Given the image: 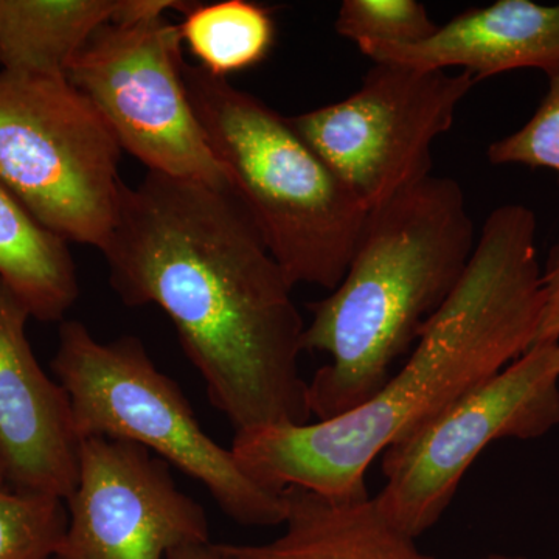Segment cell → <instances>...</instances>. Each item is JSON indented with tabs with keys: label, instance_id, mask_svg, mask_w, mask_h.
Instances as JSON below:
<instances>
[{
	"label": "cell",
	"instance_id": "8",
	"mask_svg": "<svg viewBox=\"0 0 559 559\" xmlns=\"http://www.w3.org/2000/svg\"><path fill=\"white\" fill-rule=\"evenodd\" d=\"M559 426V342L533 345L381 455L382 513L415 539L450 509L489 444L536 440Z\"/></svg>",
	"mask_w": 559,
	"mask_h": 559
},
{
	"label": "cell",
	"instance_id": "2",
	"mask_svg": "<svg viewBox=\"0 0 559 559\" xmlns=\"http://www.w3.org/2000/svg\"><path fill=\"white\" fill-rule=\"evenodd\" d=\"M536 237L527 205L492 210L457 288L384 388L336 418L235 433L230 450L242 468L272 488L370 496L366 474L382 452L536 344L544 304Z\"/></svg>",
	"mask_w": 559,
	"mask_h": 559
},
{
	"label": "cell",
	"instance_id": "7",
	"mask_svg": "<svg viewBox=\"0 0 559 559\" xmlns=\"http://www.w3.org/2000/svg\"><path fill=\"white\" fill-rule=\"evenodd\" d=\"M194 3L132 0L121 21L98 28L68 68V80L102 114L121 150L148 171L230 186L183 83L182 35L165 13Z\"/></svg>",
	"mask_w": 559,
	"mask_h": 559
},
{
	"label": "cell",
	"instance_id": "5",
	"mask_svg": "<svg viewBox=\"0 0 559 559\" xmlns=\"http://www.w3.org/2000/svg\"><path fill=\"white\" fill-rule=\"evenodd\" d=\"M51 371L69 395L80 441L109 437L146 448L204 485L238 524L285 522V489L250 476L205 432L178 382L157 369L139 337L102 342L79 320H64Z\"/></svg>",
	"mask_w": 559,
	"mask_h": 559
},
{
	"label": "cell",
	"instance_id": "12",
	"mask_svg": "<svg viewBox=\"0 0 559 559\" xmlns=\"http://www.w3.org/2000/svg\"><path fill=\"white\" fill-rule=\"evenodd\" d=\"M373 62H396L421 69H459L481 81L521 69L546 75L559 69V3L496 0L439 25L415 46L378 47Z\"/></svg>",
	"mask_w": 559,
	"mask_h": 559
},
{
	"label": "cell",
	"instance_id": "11",
	"mask_svg": "<svg viewBox=\"0 0 559 559\" xmlns=\"http://www.w3.org/2000/svg\"><path fill=\"white\" fill-rule=\"evenodd\" d=\"M31 318L0 280V454L11 489L68 500L79 481L80 439L68 393L33 353Z\"/></svg>",
	"mask_w": 559,
	"mask_h": 559
},
{
	"label": "cell",
	"instance_id": "3",
	"mask_svg": "<svg viewBox=\"0 0 559 559\" xmlns=\"http://www.w3.org/2000/svg\"><path fill=\"white\" fill-rule=\"evenodd\" d=\"M476 242L462 186L447 176L370 210L344 278L311 305L305 352L329 356L308 381L312 421L347 414L384 388L457 288Z\"/></svg>",
	"mask_w": 559,
	"mask_h": 559
},
{
	"label": "cell",
	"instance_id": "10",
	"mask_svg": "<svg viewBox=\"0 0 559 559\" xmlns=\"http://www.w3.org/2000/svg\"><path fill=\"white\" fill-rule=\"evenodd\" d=\"M170 468L131 441L81 440L79 481L66 500L68 528L53 559H167L210 543L207 513Z\"/></svg>",
	"mask_w": 559,
	"mask_h": 559
},
{
	"label": "cell",
	"instance_id": "22",
	"mask_svg": "<svg viewBox=\"0 0 559 559\" xmlns=\"http://www.w3.org/2000/svg\"><path fill=\"white\" fill-rule=\"evenodd\" d=\"M484 559H533V558L516 557V555L491 554V555H488V557H485ZM549 559H554V558H549Z\"/></svg>",
	"mask_w": 559,
	"mask_h": 559
},
{
	"label": "cell",
	"instance_id": "4",
	"mask_svg": "<svg viewBox=\"0 0 559 559\" xmlns=\"http://www.w3.org/2000/svg\"><path fill=\"white\" fill-rule=\"evenodd\" d=\"M182 75L210 148L290 285L336 288L369 212L288 117L200 64L186 61Z\"/></svg>",
	"mask_w": 559,
	"mask_h": 559
},
{
	"label": "cell",
	"instance_id": "6",
	"mask_svg": "<svg viewBox=\"0 0 559 559\" xmlns=\"http://www.w3.org/2000/svg\"><path fill=\"white\" fill-rule=\"evenodd\" d=\"M121 146L68 79L0 69V182L66 242L103 250L119 216Z\"/></svg>",
	"mask_w": 559,
	"mask_h": 559
},
{
	"label": "cell",
	"instance_id": "19",
	"mask_svg": "<svg viewBox=\"0 0 559 559\" xmlns=\"http://www.w3.org/2000/svg\"><path fill=\"white\" fill-rule=\"evenodd\" d=\"M546 76V95L535 114L520 130L492 142L487 157L492 165L554 171L559 187V69Z\"/></svg>",
	"mask_w": 559,
	"mask_h": 559
},
{
	"label": "cell",
	"instance_id": "16",
	"mask_svg": "<svg viewBox=\"0 0 559 559\" xmlns=\"http://www.w3.org/2000/svg\"><path fill=\"white\" fill-rule=\"evenodd\" d=\"M179 28L200 66L219 79L260 64L275 43L271 11L249 0L194 3Z\"/></svg>",
	"mask_w": 559,
	"mask_h": 559
},
{
	"label": "cell",
	"instance_id": "23",
	"mask_svg": "<svg viewBox=\"0 0 559 559\" xmlns=\"http://www.w3.org/2000/svg\"><path fill=\"white\" fill-rule=\"evenodd\" d=\"M5 485H7L5 465H3L2 454H0V489L5 488Z\"/></svg>",
	"mask_w": 559,
	"mask_h": 559
},
{
	"label": "cell",
	"instance_id": "20",
	"mask_svg": "<svg viewBox=\"0 0 559 559\" xmlns=\"http://www.w3.org/2000/svg\"><path fill=\"white\" fill-rule=\"evenodd\" d=\"M543 316L536 344L559 342V238L543 266Z\"/></svg>",
	"mask_w": 559,
	"mask_h": 559
},
{
	"label": "cell",
	"instance_id": "13",
	"mask_svg": "<svg viewBox=\"0 0 559 559\" xmlns=\"http://www.w3.org/2000/svg\"><path fill=\"white\" fill-rule=\"evenodd\" d=\"M285 532L270 543L219 544L235 559H436L382 513L374 498L331 499L285 489Z\"/></svg>",
	"mask_w": 559,
	"mask_h": 559
},
{
	"label": "cell",
	"instance_id": "17",
	"mask_svg": "<svg viewBox=\"0 0 559 559\" xmlns=\"http://www.w3.org/2000/svg\"><path fill=\"white\" fill-rule=\"evenodd\" d=\"M66 528V500L0 489V559H53Z\"/></svg>",
	"mask_w": 559,
	"mask_h": 559
},
{
	"label": "cell",
	"instance_id": "9",
	"mask_svg": "<svg viewBox=\"0 0 559 559\" xmlns=\"http://www.w3.org/2000/svg\"><path fill=\"white\" fill-rule=\"evenodd\" d=\"M474 84L463 70L373 62L349 97L288 120L370 212L432 175L433 142Z\"/></svg>",
	"mask_w": 559,
	"mask_h": 559
},
{
	"label": "cell",
	"instance_id": "14",
	"mask_svg": "<svg viewBox=\"0 0 559 559\" xmlns=\"http://www.w3.org/2000/svg\"><path fill=\"white\" fill-rule=\"evenodd\" d=\"M124 0H0V69L68 79L70 61Z\"/></svg>",
	"mask_w": 559,
	"mask_h": 559
},
{
	"label": "cell",
	"instance_id": "15",
	"mask_svg": "<svg viewBox=\"0 0 559 559\" xmlns=\"http://www.w3.org/2000/svg\"><path fill=\"white\" fill-rule=\"evenodd\" d=\"M0 280L39 322H60L80 296L68 242L0 182Z\"/></svg>",
	"mask_w": 559,
	"mask_h": 559
},
{
	"label": "cell",
	"instance_id": "18",
	"mask_svg": "<svg viewBox=\"0 0 559 559\" xmlns=\"http://www.w3.org/2000/svg\"><path fill=\"white\" fill-rule=\"evenodd\" d=\"M334 27L366 55L378 47L415 46L439 25L417 0H344Z\"/></svg>",
	"mask_w": 559,
	"mask_h": 559
},
{
	"label": "cell",
	"instance_id": "1",
	"mask_svg": "<svg viewBox=\"0 0 559 559\" xmlns=\"http://www.w3.org/2000/svg\"><path fill=\"white\" fill-rule=\"evenodd\" d=\"M128 307L156 305L235 433L312 421L294 286L230 186L148 171L102 250Z\"/></svg>",
	"mask_w": 559,
	"mask_h": 559
},
{
	"label": "cell",
	"instance_id": "21",
	"mask_svg": "<svg viewBox=\"0 0 559 559\" xmlns=\"http://www.w3.org/2000/svg\"><path fill=\"white\" fill-rule=\"evenodd\" d=\"M167 559H235L226 551L221 549L219 544H213L212 540L205 544H194V546L180 547L168 554Z\"/></svg>",
	"mask_w": 559,
	"mask_h": 559
}]
</instances>
